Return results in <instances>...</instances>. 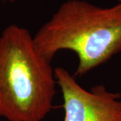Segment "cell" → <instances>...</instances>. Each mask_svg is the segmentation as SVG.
<instances>
[{"mask_svg":"<svg viewBox=\"0 0 121 121\" xmlns=\"http://www.w3.org/2000/svg\"><path fill=\"white\" fill-rule=\"evenodd\" d=\"M33 38L50 62L62 50L75 52V75L81 77L121 51V2L104 8L86 0H67Z\"/></svg>","mask_w":121,"mask_h":121,"instance_id":"6da1fadb","label":"cell"},{"mask_svg":"<svg viewBox=\"0 0 121 121\" xmlns=\"http://www.w3.org/2000/svg\"><path fill=\"white\" fill-rule=\"evenodd\" d=\"M60 87L65 118L63 121H121V95L103 85L83 89L63 67L55 69Z\"/></svg>","mask_w":121,"mask_h":121,"instance_id":"3957f363","label":"cell"},{"mask_svg":"<svg viewBox=\"0 0 121 121\" xmlns=\"http://www.w3.org/2000/svg\"><path fill=\"white\" fill-rule=\"evenodd\" d=\"M5 1V0H0V1ZM9 1H14V0H9Z\"/></svg>","mask_w":121,"mask_h":121,"instance_id":"5b68a950","label":"cell"},{"mask_svg":"<svg viewBox=\"0 0 121 121\" xmlns=\"http://www.w3.org/2000/svg\"><path fill=\"white\" fill-rule=\"evenodd\" d=\"M115 1H118V3H120V2H121V0H115Z\"/></svg>","mask_w":121,"mask_h":121,"instance_id":"277c9868","label":"cell"},{"mask_svg":"<svg viewBox=\"0 0 121 121\" xmlns=\"http://www.w3.org/2000/svg\"><path fill=\"white\" fill-rule=\"evenodd\" d=\"M55 69L28 29L15 24L0 36V117L41 121L52 108Z\"/></svg>","mask_w":121,"mask_h":121,"instance_id":"7a4b0ae2","label":"cell"}]
</instances>
